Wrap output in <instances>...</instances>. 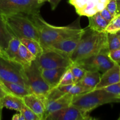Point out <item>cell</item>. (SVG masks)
<instances>
[{
	"instance_id": "cell-1",
	"label": "cell",
	"mask_w": 120,
	"mask_h": 120,
	"mask_svg": "<svg viewBox=\"0 0 120 120\" xmlns=\"http://www.w3.org/2000/svg\"><path fill=\"white\" fill-rule=\"evenodd\" d=\"M29 16L39 29L40 43L43 50L54 42L76 36L85 30L80 27L79 22L65 26H56L45 22L40 14Z\"/></svg>"
},
{
	"instance_id": "cell-2",
	"label": "cell",
	"mask_w": 120,
	"mask_h": 120,
	"mask_svg": "<svg viewBox=\"0 0 120 120\" xmlns=\"http://www.w3.org/2000/svg\"><path fill=\"white\" fill-rule=\"evenodd\" d=\"M106 32H97L85 28L82 38L70 59L72 62H77L103 52H109L108 37Z\"/></svg>"
},
{
	"instance_id": "cell-3",
	"label": "cell",
	"mask_w": 120,
	"mask_h": 120,
	"mask_svg": "<svg viewBox=\"0 0 120 120\" xmlns=\"http://www.w3.org/2000/svg\"><path fill=\"white\" fill-rule=\"evenodd\" d=\"M111 103H120L119 96L108 92L104 89H100L74 96L71 104L88 114L101 105Z\"/></svg>"
},
{
	"instance_id": "cell-4",
	"label": "cell",
	"mask_w": 120,
	"mask_h": 120,
	"mask_svg": "<svg viewBox=\"0 0 120 120\" xmlns=\"http://www.w3.org/2000/svg\"><path fill=\"white\" fill-rule=\"evenodd\" d=\"M4 16L15 37L20 39L23 38L32 39L40 42L39 29L29 15L16 14Z\"/></svg>"
},
{
	"instance_id": "cell-5",
	"label": "cell",
	"mask_w": 120,
	"mask_h": 120,
	"mask_svg": "<svg viewBox=\"0 0 120 120\" xmlns=\"http://www.w3.org/2000/svg\"><path fill=\"white\" fill-rule=\"evenodd\" d=\"M43 4L39 0H0V14L4 16L16 14L37 15Z\"/></svg>"
},
{
	"instance_id": "cell-6",
	"label": "cell",
	"mask_w": 120,
	"mask_h": 120,
	"mask_svg": "<svg viewBox=\"0 0 120 120\" xmlns=\"http://www.w3.org/2000/svg\"><path fill=\"white\" fill-rule=\"evenodd\" d=\"M31 92L37 96L44 103L45 97L51 88L44 80L37 59L24 66Z\"/></svg>"
},
{
	"instance_id": "cell-7",
	"label": "cell",
	"mask_w": 120,
	"mask_h": 120,
	"mask_svg": "<svg viewBox=\"0 0 120 120\" xmlns=\"http://www.w3.org/2000/svg\"><path fill=\"white\" fill-rule=\"evenodd\" d=\"M0 80L18 83L29 89L23 66L2 57H0Z\"/></svg>"
},
{
	"instance_id": "cell-8",
	"label": "cell",
	"mask_w": 120,
	"mask_h": 120,
	"mask_svg": "<svg viewBox=\"0 0 120 120\" xmlns=\"http://www.w3.org/2000/svg\"><path fill=\"white\" fill-rule=\"evenodd\" d=\"M108 53L109 52H103L75 63L87 71H100L103 73L116 64L109 57Z\"/></svg>"
},
{
	"instance_id": "cell-9",
	"label": "cell",
	"mask_w": 120,
	"mask_h": 120,
	"mask_svg": "<svg viewBox=\"0 0 120 120\" xmlns=\"http://www.w3.org/2000/svg\"><path fill=\"white\" fill-rule=\"evenodd\" d=\"M36 59L41 69L68 68L73 63L69 57L52 50H44Z\"/></svg>"
},
{
	"instance_id": "cell-10",
	"label": "cell",
	"mask_w": 120,
	"mask_h": 120,
	"mask_svg": "<svg viewBox=\"0 0 120 120\" xmlns=\"http://www.w3.org/2000/svg\"><path fill=\"white\" fill-rule=\"evenodd\" d=\"M94 118L88 114L71 104L69 106L53 112L48 115L45 120H90Z\"/></svg>"
},
{
	"instance_id": "cell-11",
	"label": "cell",
	"mask_w": 120,
	"mask_h": 120,
	"mask_svg": "<svg viewBox=\"0 0 120 120\" xmlns=\"http://www.w3.org/2000/svg\"><path fill=\"white\" fill-rule=\"evenodd\" d=\"M84 32L76 36L68 38L61 41L54 42L48 46L47 48L44 49V50H52L71 57L72 54L77 48Z\"/></svg>"
},
{
	"instance_id": "cell-12",
	"label": "cell",
	"mask_w": 120,
	"mask_h": 120,
	"mask_svg": "<svg viewBox=\"0 0 120 120\" xmlns=\"http://www.w3.org/2000/svg\"><path fill=\"white\" fill-rule=\"evenodd\" d=\"M120 82V65L115 64L111 69L103 73L95 89H104Z\"/></svg>"
},
{
	"instance_id": "cell-13",
	"label": "cell",
	"mask_w": 120,
	"mask_h": 120,
	"mask_svg": "<svg viewBox=\"0 0 120 120\" xmlns=\"http://www.w3.org/2000/svg\"><path fill=\"white\" fill-rule=\"evenodd\" d=\"M68 68L42 69H41V75L44 80L52 89L58 86L61 77Z\"/></svg>"
},
{
	"instance_id": "cell-14",
	"label": "cell",
	"mask_w": 120,
	"mask_h": 120,
	"mask_svg": "<svg viewBox=\"0 0 120 120\" xmlns=\"http://www.w3.org/2000/svg\"><path fill=\"white\" fill-rule=\"evenodd\" d=\"M22 100L25 105L36 114L40 120H44L45 107L40 98L31 93L24 97Z\"/></svg>"
},
{
	"instance_id": "cell-15",
	"label": "cell",
	"mask_w": 120,
	"mask_h": 120,
	"mask_svg": "<svg viewBox=\"0 0 120 120\" xmlns=\"http://www.w3.org/2000/svg\"><path fill=\"white\" fill-rule=\"evenodd\" d=\"M73 96H74L70 93H65L60 98L47 104L45 107V112L44 120H45L46 117L52 112L69 106L71 104Z\"/></svg>"
},
{
	"instance_id": "cell-16",
	"label": "cell",
	"mask_w": 120,
	"mask_h": 120,
	"mask_svg": "<svg viewBox=\"0 0 120 120\" xmlns=\"http://www.w3.org/2000/svg\"><path fill=\"white\" fill-rule=\"evenodd\" d=\"M15 37L8 27L4 16L0 14V46L2 51L8 47L11 40Z\"/></svg>"
},
{
	"instance_id": "cell-17",
	"label": "cell",
	"mask_w": 120,
	"mask_h": 120,
	"mask_svg": "<svg viewBox=\"0 0 120 120\" xmlns=\"http://www.w3.org/2000/svg\"><path fill=\"white\" fill-rule=\"evenodd\" d=\"M2 105L3 108L5 107L8 109L21 112L25 104L22 98L11 93H8L4 97Z\"/></svg>"
},
{
	"instance_id": "cell-18",
	"label": "cell",
	"mask_w": 120,
	"mask_h": 120,
	"mask_svg": "<svg viewBox=\"0 0 120 120\" xmlns=\"http://www.w3.org/2000/svg\"><path fill=\"white\" fill-rule=\"evenodd\" d=\"M101 75L99 71H87L84 77L78 84L92 90L100 80Z\"/></svg>"
},
{
	"instance_id": "cell-19",
	"label": "cell",
	"mask_w": 120,
	"mask_h": 120,
	"mask_svg": "<svg viewBox=\"0 0 120 120\" xmlns=\"http://www.w3.org/2000/svg\"><path fill=\"white\" fill-rule=\"evenodd\" d=\"M21 42L17 37H14L9 42V45L4 51H2L0 57L14 61L18 55L19 48Z\"/></svg>"
},
{
	"instance_id": "cell-20",
	"label": "cell",
	"mask_w": 120,
	"mask_h": 120,
	"mask_svg": "<svg viewBox=\"0 0 120 120\" xmlns=\"http://www.w3.org/2000/svg\"><path fill=\"white\" fill-rule=\"evenodd\" d=\"M0 81L11 94L21 98H22L25 96L32 93L29 89L20 84L10 83V82H4V81Z\"/></svg>"
},
{
	"instance_id": "cell-21",
	"label": "cell",
	"mask_w": 120,
	"mask_h": 120,
	"mask_svg": "<svg viewBox=\"0 0 120 120\" xmlns=\"http://www.w3.org/2000/svg\"><path fill=\"white\" fill-rule=\"evenodd\" d=\"M88 18L89 21L88 26L90 29L100 32L104 31L106 27L109 23L101 16L100 12H98L93 16Z\"/></svg>"
},
{
	"instance_id": "cell-22",
	"label": "cell",
	"mask_w": 120,
	"mask_h": 120,
	"mask_svg": "<svg viewBox=\"0 0 120 120\" xmlns=\"http://www.w3.org/2000/svg\"><path fill=\"white\" fill-rule=\"evenodd\" d=\"M36 59V57L26 48L25 46L21 43L19 48L18 55L14 61L25 66L30 64Z\"/></svg>"
},
{
	"instance_id": "cell-23",
	"label": "cell",
	"mask_w": 120,
	"mask_h": 120,
	"mask_svg": "<svg viewBox=\"0 0 120 120\" xmlns=\"http://www.w3.org/2000/svg\"><path fill=\"white\" fill-rule=\"evenodd\" d=\"M57 87L64 93H70L73 96L82 94L91 91L90 89L85 87L78 83L69 85H58Z\"/></svg>"
},
{
	"instance_id": "cell-24",
	"label": "cell",
	"mask_w": 120,
	"mask_h": 120,
	"mask_svg": "<svg viewBox=\"0 0 120 120\" xmlns=\"http://www.w3.org/2000/svg\"><path fill=\"white\" fill-rule=\"evenodd\" d=\"M20 41L36 58L43 53V48L39 42L26 38H21Z\"/></svg>"
},
{
	"instance_id": "cell-25",
	"label": "cell",
	"mask_w": 120,
	"mask_h": 120,
	"mask_svg": "<svg viewBox=\"0 0 120 120\" xmlns=\"http://www.w3.org/2000/svg\"><path fill=\"white\" fill-rule=\"evenodd\" d=\"M99 1L100 0H89L82 8L76 10V13L80 16H86L87 17L93 16L98 12L96 5Z\"/></svg>"
},
{
	"instance_id": "cell-26",
	"label": "cell",
	"mask_w": 120,
	"mask_h": 120,
	"mask_svg": "<svg viewBox=\"0 0 120 120\" xmlns=\"http://www.w3.org/2000/svg\"><path fill=\"white\" fill-rule=\"evenodd\" d=\"M69 69L74 77V84H77L78 83H79L87 72V70H85L84 68L75 62L72 63L71 65L69 66Z\"/></svg>"
},
{
	"instance_id": "cell-27",
	"label": "cell",
	"mask_w": 120,
	"mask_h": 120,
	"mask_svg": "<svg viewBox=\"0 0 120 120\" xmlns=\"http://www.w3.org/2000/svg\"><path fill=\"white\" fill-rule=\"evenodd\" d=\"M65 94V93L59 90L57 87L51 89V90H49V92L48 93L47 96L45 97L44 101V104L45 107H46V105L51 102L62 97Z\"/></svg>"
},
{
	"instance_id": "cell-28",
	"label": "cell",
	"mask_w": 120,
	"mask_h": 120,
	"mask_svg": "<svg viewBox=\"0 0 120 120\" xmlns=\"http://www.w3.org/2000/svg\"><path fill=\"white\" fill-rule=\"evenodd\" d=\"M120 30V16L116 15L108 23L104 31L110 34H116Z\"/></svg>"
},
{
	"instance_id": "cell-29",
	"label": "cell",
	"mask_w": 120,
	"mask_h": 120,
	"mask_svg": "<svg viewBox=\"0 0 120 120\" xmlns=\"http://www.w3.org/2000/svg\"><path fill=\"white\" fill-rule=\"evenodd\" d=\"M108 37V46L109 51L115 50L120 48V39L116 34L107 33Z\"/></svg>"
},
{
	"instance_id": "cell-30",
	"label": "cell",
	"mask_w": 120,
	"mask_h": 120,
	"mask_svg": "<svg viewBox=\"0 0 120 120\" xmlns=\"http://www.w3.org/2000/svg\"><path fill=\"white\" fill-rule=\"evenodd\" d=\"M72 84H74V77L69 67L61 77L58 85H69Z\"/></svg>"
},
{
	"instance_id": "cell-31",
	"label": "cell",
	"mask_w": 120,
	"mask_h": 120,
	"mask_svg": "<svg viewBox=\"0 0 120 120\" xmlns=\"http://www.w3.org/2000/svg\"><path fill=\"white\" fill-rule=\"evenodd\" d=\"M21 112H22L24 117L25 118V120H40L37 115L34 113L31 109H29L25 105H24Z\"/></svg>"
},
{
	"instance_id": "cell-32",
	"label": "cell",
	"mask_w": 120,
	"mask_h": 120,
	"mask_svg": "<svg viewBox=\"0 0 120 120\" xmlns=\"http://www.w3.org/2000/svg\"><path fill=\"white\" fill-rule=\"evenodd\" d=\"M105 8L114 17L117 15L118 7L116 0H109Z\"/></svg>"
},
{
	"instance_id": "cell-33",
	"label": "cell",
	"mask_w": 120,
	"mask_h": 120,
	"mask_svg": "<svg viewBox=\"0 0 120 120\" xmlns=\"http://www.w3.org/2000/svg\"><path fill=\"white\" fill-rule=\"evenodd\" d=\"M104 89L111 93L114 94L116 96H120V82L106 87L104 88Z\"/></svg>"
},
{
	"instance_id": "cell-34",
	"label": "cell",
	"mask_w": 120,
	"mask_h": 120,
	"mask_svg": "<svg viewBox=\"0 0 120 120\" xmlns=\"http://www.w3.org/2000/svg\"><path fill=\"white\" fill-rule=\"evenodd\" d=\"M108 56L114 63L120 65V48L109 51Z\"/></svg>"
},
{
	"instance_id": "cell-35",
	"label": "cell",
	"mask_w": 120,
	"mask_h": 120,
	"mask_svg": "<svg viewBox=\"0 0 120 120\" xmlns=\"http://www.w3.org/2000/svg\"><path fill=\"white\" fill-rule=\"evenodd\" d=\"M88 1L89 0H68V2L75 7V10H78L87 4Z\"/></svg>"
},
{
	"instance_id": "cell-36",
	"label": "cell",
	"mask_w": 120,
	"mask_h": 120,
	"mask_svg": "<svg viewBox=\"0 0 120 120\" xmlns=\"http://www.w3.org/2000/svg\"><path fill=\"white\" fill-rule=\"evenodd\" d=\"M8 93H10L5 87L2 84V83L0 81V111L1 112H2V109H3V107L2 105V100H3L4 96Z\"/></svg>"
},
{
	"instance_id": "cell-37",
	"label": "cell",
	"mask_w": 120,
	"mask_h": 120,
	"mask_svg": "<svg viewBox=\"0 0 120 120\" xmlns=\"http://www.w3.org/2000/svg\"><path fill=\"white\" fill-rule=\"evenodd\" d=\"M100 14H101V16L106 20L108 22H111V21L112 20V19L114 18V16L111 14L109 12V11L107 9V8H104L102 11H101L100 12Z\"/></svg>"
},
{
	"instance_id": "cell-38",
	"label": "cell",
	"mask_w": 120,
	"mask_h": 120,
	"mask_svg": "<svg viewBox=\"0 0 120 120\" xmlns=\"http://www.w3.org/2000/svg\"><path fill=\"white\" fill-rule=\"evenodd\" d=\"M61 1V0H49V2L50 3L51 8L52 10H54V9H56L58 5L59 4Z\"/></svg>"
},
{
	"instance_id": "cell-39",
	"label": "cell",
	"mask_w": 120,
	"mask_h": 120,
	"mask_svg": "<svg viewBox=\"0 0 120 120\" xmlns=\"http://www.w3.org/2000/svg\"><path fill=\"white\" fill-rule=\"evenodd\" d=\"M12 120H25V118L24 117L23 114L22 112H20V113L15 114L12 117Z\"/></svg>"
},
{
	"instance_id": "cell-40",
	"label": "cell",
	"mask_w": 120,
	"mask_h": 120,
	"mask_svg": "<svg viewBox=\"0 0 120 120\" xmlns=\"http://www.w3.org/2000/svg\"><path fill=\"white\" fill-rule=\"evenodd\" d=\"M106 5H106L105 4H104L102 3V2L99 1V2L96 4V9H97L98 12H101V11L103 10L104 8H105Z\"/></svg>"
},
{
	"instance_id": "cell-41",
	"label": "cell",
	"mask_w": 120,
	"mask_h": 120,
	"mask_svg": "<svg viewBox=\"0 0 120 120\" xmlns=\"http://www.w3.org/2000/svg\"><path fill=\"white\" fill-rule=\"evenodd\" d=\"M116 3H117L118 8L120 7V0H116Z\"/></svg>"
},
{
	"instance_id": "cell-42",
	"label": "cell",
	"mask_w": 120,
	"mask_h": 120,
	"mask_svg": "<svg viewBox=\"0 0 120 120\" xmlns=\"http://www.w3.org/2000/svg\"><path fill=\"white\" fill-rule=\"evenodd\" d=\"M120 15V8H118V10H117V15Z\"/></svg>"
},
{
	"instance_id": "cell-43",
	"label": "cell",
	"mask_w": 120,
	"mask_h": 120,
	"mask_svg": "<svg viewBox=\"0 0 120 120\" xmlns=\"http://www.w3.org/2000/svg\"><path fill=\"white\" fill-rule=\"evenodd\" d=\"M116 35H117V36H118L119 39H120V31L118 32L117 33H116Z\"/></svg>"
},
{
	"instance_id": "cell-44",
	"label": "cell",
	"mask_w": 120,
	"mask_h": 120,
	"mask_svg": "<svg viewBox=\"0 0 120 120\" xmlns=\"http://www.w3.org/2000/svg\"><path fill=\"white\" fill-rule=\"evenodd\" d=\"M41 1H42V2H44V3L45 2H49V0H41Z\"/></svg>"
},
{
	"instance_id": "cell-45",
	"label": "cell",
	"mask_w": 120,
	"mask_h": 120,
	"mask_svg": "<svg viewBox=\"0 0 120 120\" xmlns=\"http://www.w3.org/2000/svg\"><path fill=\"white\" fill-rule=\"evenodd\" d=\"M1 118H2V112L0 111V120H1Z\"/></svg>"
},
{
	"instance_id": "cell-46",
	"label": "cell",
	"mask_w": 120,
	"mask_h": 120,
	"mask_svg": "<svg viewBox=\"0 0 120 120\" xmlns=\"http://www.w3.org/2000/svg\"><path fill=\"white\" fill-rule=\"evenodd\" d=\"M1 53H2V49H1V46H0V55H1Z\"/></svg>"
},
{
	"instance_id": "cell-47",
	"label": "cell",
	"mask_w": 120,
	"mask_h": 120,
	"mask_svg": "<svg viewBox=\"0 0 120 120\" xmlns=\"http://www.w3.org/2000/svg\"><path fill=\"white\" fill-rule=\"evenodd\" d=\"M118 120H120V117L118 118Z\"/></svg>"
},
{
	"instance_id": "cell-48",
	"label": "cell",
	"mask_w": 120,
	"mask_h": 120,
	"mask_svg": "<svg viewBox=\"0 0 120 120\" xmlns=\"http://www.w3.org/2000/svg\"><path fill=\"white\" fill-rule=\"evenodd\" d=\"M39 1H41V0H39ZM41 2H42V1H41Z\"/></svg>"
},
{
	"instance_id": "cell-49",
	"label": "cell",
	"mask_w": 120,
	"mask_h": 120,
	"mask_svg": "<svg viewBox=\"0 0 120 120\" xmlns=\"http://www.w3.org/2000/svg\"><path fill=\"white\" fill-rule=\"evenodd\" d=\"M119 97H120V96H119Z\"/></svg>"
},
{
	"instance_id": "cell-50",
	"label": "cell",
	"mask_w": 120,
	"mask_h": 120,
	"mask_svg": "<svg viewBox=\"0 0 120 120\" xmlns=\"http://www.w3.org/2000/svg\"></svg>"
},
{
	"instance_id": "cell-51",
	"label": "cell",
	"mask_w": 120,
	"mask_h": 120,
	"mask_svg": "<svg viewBox=\"0 0 120 120\" xmlns=\"http://www.w3.org/2000/svg\"><path fill=\"white\" fill-rule=\"evenodd\" d=\"M108 1H109V0H108Z\"/></svg>"
}]
</instances>
